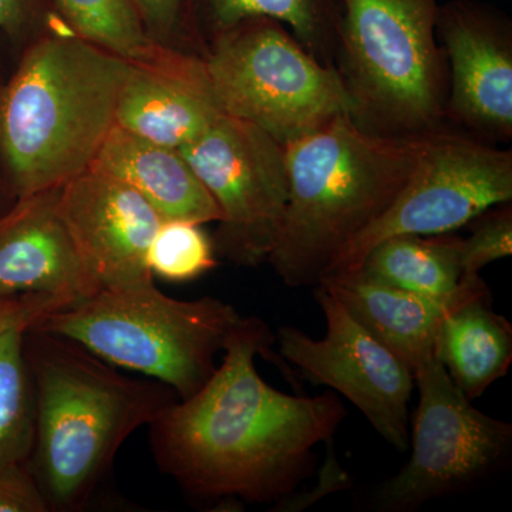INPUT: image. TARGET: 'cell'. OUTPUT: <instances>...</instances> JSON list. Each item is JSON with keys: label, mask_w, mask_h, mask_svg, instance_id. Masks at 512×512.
I'll use <instances>...</instances> for the list:
<instances>
[{"label": "cell", "mask_w": 512, "mask_h": 512, "mask_svg": "<svg viewBox=\"0 0 512 512\" xmlns=\"http://www.w3.org/2000/svg\"><path fill=\"white\" fill-rule=\"evenodd\" d=\"M74 33L87 42L151 72L200 76L204 59L163 49L144 28L128 0H57Z\"/></svg>", "instance_id": "20"}, {"label": "cell", "mask_w": 512, "mask_h": 512, "mask_svg": "<svg viewBox=\"0 0 512 512\" xmlns=\"http://www.w3.org/2000/svg\"><path fill=\"white\" fill-rule=\"evenodd\" d=\"M436 33L446 56V121L485 143L512 137V23L480 0L439 5Z\"/></svg>", "instance_id": "12"}, {"label": "cell", "mask_w": 512, "mask_h": 512, "mask_svg": "<svg viewBox=\"0 0 512 512\" xmlns=\"http://www.w3.org/2000/svg\"><path fill=\"white\" fill-rule=\"evenodd\" d=\"M25 353L35 396L26 467L49 512L87 510L128 437L178 396L167 384L124 375L79 343L32 326Z\"/></svg>", "instance_id": "2"}, {"label": "cell", "mask_w": 512, "mask_h": 512, "mask_svg": "<svg viewBox=\"0 0 512 512\" xmlns=\"http://www.w3.org/2000/svg\"><path fill=\"white\" fill-rule=\"evenodd\" d=\"M241 319L237 308L222 299L181 301L150 282L100 289L76 305L40 316L32 328L73 340L110 365L167 384L184 400L214 375L215 357Z\"/></svg>", "instance_id": "6"}, {"label": "cell", "mask_w": 512, "mask_h": 512, "mask_svg": "<svg viewBox=\"0 0 512 512\" xmlns=\"http://www.w3.org/2000/svg\"><path fill=\"white\" fill-rule=\"evenodd\" d=\"M60 309L40 296L0 301V466L28 461L35 396L25 353L26 332L40 316Z\"/></svg>", "instance_id": "19"}, {"label": "cell", "mask_w": 512, "mask_h": 512, "mask_svg": "<svg viewBox=\"0 0 512 512\" xmlns=\"http://www.w3.org/2000/svg\"><path fill=\"white\" fill-rule=\"evenodd\" d=\"M473 231L458 241L463 276L480 275L481 269L512 254L511 202L494 205L470 222Z\"/></svg>", "instance_id": "24"}, {"label": "cell", "mask_w": 512, "mask_h": 512, "mask_svg": "<svg viewBox=\"0 0 512 512\" xmlns=\"http://www.w3.org/2000/svg\"><path fill=\"white\" fill-rule=\"evenodd\" d=\"M0 512H49L26 464L0 466Z\"/></svg>", "instance_id": "25"}, {"label": "cell", "mask_w": 512, "mask_h": 512, "mask_svg": "<svg viewBox=\"0 0 512 512\" xmlns=\"http://www.w3.org/2000/svg\"><path fill=\"white\" fill-rule=\"evenodd\" d=\"M100 289L60 218L57 190L22 198L0 218V301L40 296L66 309Z\"/></svg>", "instance_id": "14"}, {"label": "cell", "mask_w": 512, "mask_h": 512, "mask_svg": "<svg viewBox=\"0 0 512 512\" xmlns=\"http://www.w3.org/2000/svg\"><path fill=\"white\" fill-rule=\"evenodd\" d=\"M318 286L412 370L433 356L437 330L448 313L490 291L480 275H471L463 276L454 295L434 298L384 284L362 268L329 272Z\"/></svg>", "instance_id": "15"}, {"label": "cell", "mask_w": 512, "mask_h": 512, "mask_svg": "<svg viewBox=\"0 0 512 512\" xmlns=\"http://www.w3.org/2000/svg\"><path fill=\"white\" fill-rule=\"evenodd\" d=\"M420 144L421 137L377 136L345 113L284 146L288 204L268 262L285 285H319L402 191Z\"/></svg>", "instance_id": "4"}, {"label": "cell", "mask_w": 512, "mask_h": 512, "mask_svg": "<svg viewBox=\"0 0 512 512\" xmlns=\"http://www.w3.org/2000/svg\"><path fill=\"white\" fill-rule=\"evenodd\" d=\"M439 0H342L335 69L350 117L377 136L416 138L447 126Z\"/></svg>", "instance_id": "5"}, {"label": "cell", "mask_w": 512, "mask_h": 512, "mask_svg": "<svg viewBox=\"0 0 512 512\" xmlns=\"http://www.w3.org/2000/svg\"><path fill=\"white\" fill-rule=\"evenodd\" d=\"M315 298L325 315V338L312 339L293 326H281L275 335L281 359L292 363L315 386L345 396L397 451L409 450L413 370L325 288L316 286Z\"/></svg>", "instance_id": "11"}, {"label": "cell", "mask_w": 512, "mask_h": 512, "mask_svg": "<svg viewBox=\"0 0 512 512\" xmlns=\"http://www.w3.org/2000/svg\"><path fill=\"white\" fill-rule=\"evenodd\" d=\"M458 241L460 237L451 232L429 237L396 235L377 244L359 268L404 291L447 298L463 282Z\"/></svg>", "instance_id": "21"}, {"label": "cell", "mask_w": 512, "mask_h": 512, "mask_svg": "<svg viewBox=\"0 0 512 512\" xmlns=\"http://www.w3.org/2000/svg\"><path fill=\"white\" fill-rule=\"evenodd\" d=\"M134 67L77 35L30 47L0 92V151L19 200L92 167Z\"/></svg>", "instance_id": "3"}, {"label": "cell", "mask_w": 512, "mask_h": 512, "mask_svg": "<svg viewBox=\"0 0 512 512\" xmlns=\"http://www.w3.org/2000/svg\"><path fill=\"white\" fill-rule=\"evenodd\" d=\"M511 200V150L447 124L421 136L416 167L402 191L340 252L326 274L359 268L384 239L450 234L488 208Z\"/></svg>", "instance_id": "9"}, {"label": "cell", "mask_w": 512, "mask_h": 512, "mask_svg": "<svg viewBox=\"0 0 512 512\" xmlns=\"http://www.w3.org/2000/svg\"><path fill=\"white\" fill-rule=\"evenodd\" d=\"M212 39L251 18L278 20L318 62L335 69L342 0H200Z\"/></svg>", "instance_id": "22"}, {"label": "cell", "mask_w": 512, "mask_h": 512, "mask_svg": "<svg viewBox=\"0 0 512 512\" xmlns=\"http://www.w3.org/2000/svg\"><path fill=\"white\" fill-rule=\"evenodd\" d=\"M57 211L101 289L154 282L148 251L165 220L136 190L89 168L57 190Z\"/></svg>", "instance_id": "13"}, {"label": "cell", "mask_w": 512, "mask_h": 512, "mask_svg": "<svg viewBox=\"0 0 512 512\" xmlns=\"http://www.w3.org/2000/svg\"><path fill=\"white\" fill-rule=\"evenodd\" d=\"M212 239L200 224L167 220L158 228L148 251L154 276L183 284L201 278L217 266Z\"/></svg>", "instance_id": "23"}, {"label": "cell", "mask_w": 512, "mask_h": 512, "mask_svg": "<svg viewBox=\"0 0 512 512\" xmlns=\"http://www.w3.org/2000/svg\"><path fill=\"white\" fill-rule=\"evenodd\" d=\"M419 406L413 417L412 456L373 494L370 508L412 512L470 490L510 460L512 424L473 406L431 356L413 370Z\"/></svg>", "instance_id": "8"}, {"label": "cell", "mask_w": 512, "mask_h": 512, "mask_svg": "<svg viewBox=\"0 0 512 512\" xmlns=\"http://www.w3.org/2000/svg\"><path fill=\"white\" fill-rule=\"evenodd\" d=\"M221 114L207 72L171 76L136 66L121 90L116 126L180 150L198 140Z\"/></svg>", "instance_id": "17"}, {"label": "cell", "mask_w": 512, "mask_h": 512, "mask_svg": "<svg viewBox=\"0 0 512 512\" xmlns=\"http://www.w3.org/2000/svg\"><path fill=\"white\" fill-rule=\"evenodd\" d=\"M487 291L448 313L434 339L433 356L467 399L483 396L512 363V326L493 311Z\"/></svg>", "instance_id": "18"}, {"label": "cell", "mask_w": 512, "mask_h": 512, "mask_svg": "<svg viewBox=\"0 0 512 512\" xmlns=\"http://www.w3.org/2000/svg\"><path fill=\"white\" fill-rule=\"evenodd\" d=\"M151 35L168 36L180 20L185 0H128Z\"/></svg>", "instance_id": "26"}, {"label": "cell", "mask_w": 512, "mask_h": 512, "mask_svg": "<svg viewBox=\"0 0 512 512\" xmlns=\"http://www.w3.org/2000/svg\"><path fill=\"white\" fill-rule=\"evenodd\" d=\"M26 22L25 0H0V29L16 35Z\"/></svg>", "instance_id": "27"}, {"label": "cell", "mask_w": 512, "mask_h": 512, "mask_svg": "<svg viewBox=\"0 0 512 512\" xmlns=\"http://www.w3.org/2000/svg\"><path fill=\"white\" fill-rule=\"evenodd\" d=\"M204 64L222 113L262 128L282 146L352 111L336 69L275 19H247L221 33Z\"/></svg>", "instance_id": "7"}, {"label": "cell", "mask_w": 512, "mask_h": 512, "mask_svg": "<svg viewBox=\"0 0 512 512\" xmlns=\"http://www.w3.org/2000/svg\"><path fill=\"white\" fill-rule=\"evenodd\" d=\"M180 153L221 212L215 254L245 268L268 261L288 204L284 146L262 128L222 113Z\"/></svg>", "instance_id": "10"}, {"label": "cell", "mask_w": 512, "mask_h": 512, "mask_svg": "<svg viewBox=\"0 0 512 512\" xmlns=\"http://www.w3.org/2000/svg\"><path fill=\"white\" fill-rule=\"evenodd\" d=\"M275 340L265 320L242 316L210 380L148 424L158 470L191 500L276 507L311 476L313 450L345 420L338 393L291 396L262 379L255 359L276 363Z\"/></svg>", "instance_id": "1"}, {"label": "cell", "mask_w": 512, "mask_h": 512, "mask_svg": "<svg viewBox=\"0 0 512 512\" xmlns=\"http://www.w3.org/2000/svg\"><path fill=\"white\" fill-rule=\"evenodd\" d=\"M136 190L167 220L207 224L221 212L180 150L114 126L92 167Z\"/></svg>", "instance_id": "16"}]
</instances>
